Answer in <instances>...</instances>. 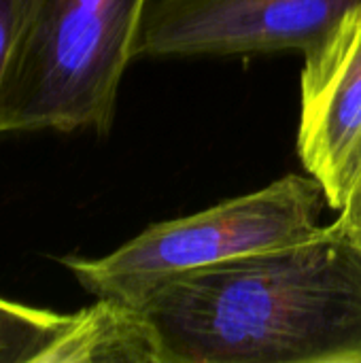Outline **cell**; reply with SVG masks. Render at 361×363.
I'll use <instances>...</instances> for the list:
<instances>
[{
	"instance_id": "cell-5",
	"label": "cell",
	"mask_w": 361,
	"mask_h": 363,
	"mask_svg": "<svg viewBox=\"0 0 361 363\" xmlns=\"http://www.w3.org/2000/svg\"><path fill=\"white\" fill-rule=\"evenodd\" d=\"M304 55L298 155L340 213L361 185V4Z\"/></svg>"
},
{
	"instance_id": "cell-6",
	"label": "cell",
	"mask_w": 361,
	"mask_h": 363,
	"mask_svg": "<svg viewBox=\"0 0 361 363\" xmlns=\"http://www.w3.org/2000/svg\"><path fill=\"white\" fill-rule=\"evenodd\" d=\"M36 363H160V347L136 306L96 298L91 306L66 317Z\"/></svg>"
},
{
	"instance_id": "cell-1",
	"label": "cell",
	"mask_w": 361,
	"mask_h": 363,
	"mask_svg": "<svg viewBox=\"0 0 361 363\" xmlns=\"http://www.w3.org/2000/svg\"><path fill=\"white\" fill-rule=\"evenodd\" d=\"M134 306L160 363H361V247L338 215L298 242L172 274Z\"/></svg>"
},
{
	"instance_id": "cell-4",
	"label": "cell",
	"mask_w": 361,
	"mask_h": 363,
	"mask_svg": "<svg viewBox=\"0 0 361 363\" xmlns=\"http://www.w3.org/2000/svg\"><path fill=\"white\" fill-rule=\"evenodd\" d=\"M361 0H153L134 57L311 49Z\"/></svg>"
},
{
	"instance_id": "cell-2",
	"label": "cell",
	"mask_w": 361,
	"mask_h": 363,
	"mask_svg": "<svg viewBox=\"0 0 361 363\" xmlns=\"http://www.w3.org/2000/svg\"><path fill=\"white\" fill-rule=\"evenodd\" d=\"M149 0H30L0 85V134H106Z\"/></svg>"
},
{
	"instance_id": "cell-3",
	"label": "cell",
	"mask_w": 361,
	"mask_h": 363,
	"mask_svg": "<svg viewBox=\"0 0 361 363\" xmlns=\"http://www.w3.org/2000/svg\"><path fill=\"white\" fill-rule=\"evenodd\" d=\"M326 202L317 179L287 174L196 215L149 225L104 257L68 255L60 262L91 296L134 306L147 289L172 274L311 236Z\"/></svg>"
},
{
	"instance_id": "cell-8",
	"label": "cell",
	"mask_w": 361,
	"mask_h": 363,
	"mask_svg": "<svg viewBox=\"0 0 361 363\" xmlns=\"http://www.w3.org/2000/svg\"><path fill=\"white\" fill-rule=\"evenodd\" d=\"M30 0H0V85Z\"/></svg>"
},
{
	"instance_id": "cell-9",
	"label": "cell",
	"mask_w": 361,
	"mask_h": 363,
	"mask_svg": "<svg viewBox=\"0 0 361 363\" xmlns=\"http://www.w3.org/2000/svg\"><path fill=\"white\" fill-rule=\"evenodd\" d=\"M338 215L349 223L351 232L355 234V238H357V242H360L361 247V185L360 189L353 194V198L347 202V206Z\"/></svg>"
},
{
	"instance_id": "cell-7",
	"label": "cell",
	"mask_w": 361,
	"mask_h": 363,
	"mask_svg": "<svg viewBox=\"0 0 361 363\" xmlns=\"http://www.w3.org/2000/svg\"><path fill=\"white\" fill-rule=\"evenodd\" d=\"M66 317L0 296V363H36L66 323Z\"/></svg>"
}]
</instances>
